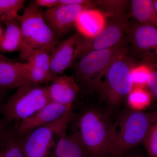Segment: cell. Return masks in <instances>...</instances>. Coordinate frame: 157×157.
<instances>
[{
  "label": "cell",
  "instance_id": "cell-13",
  "mask_svg": "<svg viewBox=\"0 0 157 157\" xmlns=\"http://www.w3.org/2000/svg\"><path fill=\"white\" fill-rule=\"evenodd\" d=\"M48 86L51 101L68 106H73L78 95L79 86L73 76L54 75Z\"/></svg>",
  "mask_w": 157,
  "mask_h": 157
},
{
  "label": "cell",
  "instance_id": "cell-27",
  "mask_svg": "<svg viewBox=\"0 0 157 157\" xmlns=\"http://www.w3.org/2000/svg\"><path fill=\"white\" fill-rule=\"evenodd\" d=\"M33 3L39 8L45 7L51 9L58 6L59 0H35Z\"/></svg>",
  "mask_w": 157,
  "mask_h": 157
},
{
  "label": "cell",
  "instance_id": "cell-23",
  "mask_svg": "<svg viewBox=\"0 0 157 157\" xmlns=\"http://www.w3.org/2000/svg\"><path fill=\"white\" fill-rule=\"evenodd\" d=\"M94 4L107 15L117 16L126 14L129 2L125 0H97L94 1Z\"/></svg>",
  "mask_w": 157,
  "mask_h": 157
},
{
  "label": "cell",
  "instance_id": "cell-10",
  "mask_svg": "<svg viewBox=\"0 0 157 157\" xmlns=\"http://www.w3.org/2000/svg\"><path fill=\"white\" fill-rule=\"evenodd\" d=\"M85 38L77 32L57 44L50 54L53 75H61L73 64L79 55Z\"/></svg>",
  "mask_w": 157,
  "mask_h": 157
},
{
  "label": "cell",
  "instance_id": "cell-25",
  "mask_svg": "<svg viewBox=\"0 0 157 157\" xmlns=\"http://www.w3.org/2000/svg\"><path fill=\"white\" fill-rule=\"evenodd\" d=\"M143 143L150 157H157V122L149 131Z\"/></svg>",
  "mask_w": 157,
  "mask_h": 157
},
{
  "label": "cell",
  "instance_id": "cell-26",
  "mask_svg": "<svg viewBox=\"0 0 157 157\" xmlns=\"http://www.w3.org/2000/svg\"><path fill=\"white\" fill-rule=\"evenodd\" d=\"M146 64L148 65L150 69L147 82L146 87L151 93L152 95L157 99V65Z\"/></svg>",
  "mask_w": 157,
  "mask_h": 157
},
{
  "label": "cell",
  "instance_id": "cell-33",
  "mask_svg": "<svg viewBox=\"0 0 157 157\" xmlns=\"http://www.w3.org/2000/svg\"><path fill=\"white\" fill-rule=\"evenodd\" d=\"M7 59L6 58V57L3 56L1 54V52H0V60H6Z\"/></svg>",
  "mask_w": 157,
  "mask_h": 157
},
{
  "label": "cell",
  "instance_id": "cell-3",
  "mask_svg": "<svg viewBox=\"0 0 157 157\" xmlns=\"http://www.w3.org/2000/svg\"><path fill=\"white\" fill-rule=\"evenodd\" d=\"M128 49L124 42L111 48L94 50L78 59L75 64L76 80L89 92L98 91L111 63L124 56Z\"/></svg>",
  "mask_w": 157,
  "mask_h": 157
},
{
  "label": "cell",
  "instance_id": "cell-2",
  "mask_svg": "<svg viewBox=\"0 0 157 157\" xmlns=\"http://www.w3.org/2000/svg\"><path fill=\"white\" fill-rule=\"evenodd\" d=\"M43 12L33 2L30 3L21 16L23 40L19 58L26 61L37 51L52 52L58 44L57 39L43 17Z\"/></svg>",
  "mask_w": 157,
  "mask_h": 157
},
{
  "label": "cell",
  "instance_id": "cell-7",
  "mask_svg": "<svg viewBox=\"0 0 157 157\" xmlns=\"http://www.w3.org/2000/svg\"><path fill=\"white\" fill-rule=\"evenodd\" d=\"M73 107L62 117L48 124L39 127L22 136L25 157H46L52 145L54 138L67 130L73 121Z\"/></svg>",
  "mask_w": 157,
  "mask_h": 157
},
{
  "label": "cell",
  "instance_id": "cell-15",
  "mask_svg": "<svg viewBox=\"0 0 157 157\" xmlns=\"http://www.w3.org/2000/svg\"><path fill=\"white\" fill-rule=\"evenodd\" d=\"M30 82L25 63L0 60V87H19Z\"/></svg>",
  "mask_w": 157,
  "mask_h": 157
},
{
  "label": "cell",
  "instance_id": "cell-29",
  "mask_svg": "<svg viewBox=\"0 0 157 157\" xmlns=\"http://www.w3.org/2000/svg\"><path fill=\"white\" fill-rule=\"evenodd\" d=\"M122 157H141L137 154L134 152H129L128 151Z\"/></svg>",
  "mask_w": 157,
  "mask_h": 157
},
{
  "label": "cell",
  "instance_id": "cell-6",
  "mask_svg": "<svg viewBox=\"0 0 157 157\" xmlns=\"http://www.w3.org/2000/svg\"><path fill=\"white\" fill-rule=\"evenodd\" d=\"M132 68L125 55L116 59L110 65L98 90L106 104L115 107L128 97L134 87Z\"/></svg>",
  "mask_w": 157,
  "mask_h": 157
},
{
  "label": "cell",
  "instance_id": "cell-28",
  "mask_svg": "<svg viewBox=\"0 0 157 157\" xmlns=\"http://www.w3.org/2000/svg\"><path fill=\"white\" fill-rule=\"evenodd\" d=\"M8 131V130L6 128V124L0 119V149L2 147L3 141Z\"/></svg>",
  "mask_w": 157,
  "mask_h": 157
},
{
  "label": "cell",
  "instance_id": "cell-1",
  "mask_svg": "<svg viewBox=\"0 0 157 157\" xmlns=\"http://www.w3.org/2000/svg\"><path fill=\"white\" fill-rule=\"evenodd\" d=\"M73 133L90 157H110L117 130L104 110L95 107L83 109L77 117Z\"/></svg>",
  "mask_w": 157,
  "mask_h": 157
},
{
  "label": "cell",
  "instance_id": "cell-20",
  "mask_svg": "<svg viewBox=\"0 0 157 157\" xmlns=\"http://www.w3.org/2000/svg\"><path fill=\"white\" fill-rule=\"evenodd\" d=\"M1 149L2 157H25L22 136L17 133L16 128L8 130Z\"/></svg>",
  "mask_w": 157,
  "mask_h": 157
},
{
  "label": "cell",
  "instance_id": "cell-22",
  "mask_svg": "<svg viewBox=\"0 0 157 157\" xmlns=\"http://www.w3.org/2000/svg\"><path fill=\"white\" fill-rule=\"evenodd\" d=\"M25 2V0H0V23H6L18 17Z\"/></svg>",
  "mask_w": 157,
  "mask_h": 157
},
{
  "label": "cell",
  "instance_id": "cell-5",
  "mask_svg": "<svg viewBox=\"0 0 157 157\" xmlns=\"http://www.w3.org/2000/svg\"><path fill=\"white\" fill-rule=\"evenodd\" d=\"M50 101L48 86L30 82L17 88L2 110L6 121L18 122L33 115Z\"/></svg>",
  "mask_w": 157,
  "mask_h": 157
},
{
  "label": "cell",
  "instance_id": "cell-32",
  "mask_svg": "<svg viewBox=\"0 0 157 157\" xmlns=\"http://www.w3.org/2000/svg\"><path fill=\"white\" fill-rule=\"evenodd\" d=\"M2 89V88L0 87V102H1V100H2L3 96V92Z\"/></svg>",
  "mask_w": 157,
  "mask_h": 157
},
{
  "label": "cell",
  "instance_id": "cell-12",
  "mask_svg": "<svg viewBox=\"0 0 157 157\" xmlns=\"http://www.w3.org/2000/svg\"><path fill=\"white\" fill-rule=\"evenodd\" d=\"M72 107L51 101L33 115L21 121L16 128L17 133L23 136L34 129L53 122L66 114Z\"/></svg>",
  "mask_w": 157,
  "mask_h": 157
},
{
  "label": "cell",
  "instance_id": "cell-16",
  "mask_svg": "<svg viewBox=\"0 0 157 157\" xmlns=\"http://www.w3.org/2000/svg\"><path fill=\"white\" fill-rule=\"evenodd\" d=\"M106 24L104 13L99 10L91 9L81 13L75 25L78 33L85 38L92 39L101 33Z\"/></svg>",
  "mask_w": 157,
  "mask_h": 157
},
{
  "label": "cell",
  "instance_id": "cell-17",
  "mask_svg": "<svg viewBox=\"0 0 157 157\" xmlns=\"http://www.w3.org/2000/svg\"><path fill=\"white\" fill-rule=\"evenodd\" d=\"M59 139L50 157H90L78 136L66 130L59 135Z\"/></svg>",
  "mask_w": 157,
  "mask_h": 157
},
{
  "label": "cell",
  "instance_id": "cell-34",
  "mask_svg": "<svg viewBox=\"0 0 157 157\" xmlns=\"http://www.w3.org/2000/svg\"><path fill=\"white\" fill-rule=\"evenodd\" d=\"M0 157H2V154H1V153H0Z\"/></svg>",
  "mask_w": 157,
  "mask_h": 157
},
{
  "label": "cell",
  "instance_id": "cell-8",
  "mask_svg": "<svg viewBox=\"0 0 157 157\" xmlns=\"http://www.w3.org/2000/svg\"><path fill=\"white\" fill-rule=\"evenodd\" d=\"M111 17L100 33L92 39L85 38L77 59L93 51L111 48L123 42L124 36L130 27L129 15Z\"/></svg>",
  "mask_w": 157,
  "mask_h": 157
},
{
  "label": "cell",
  "instance_id": "cell-31",
  "mask_svg": "<svg viewBox=\"0 0 157 157\" xmlns=\"http://www.w3.org/2000/svg\"><path fill=\"white\" fill-rule=\"evenodd\" d=\"M153 2L155 10L157 14V0H154L153 1Z\"/></svg>",
  "mask_w": 157,
  "mask_h": 157
},
{
  "label": "cell",
  "instance_id": "cell-14",
  "mask_svg": "<svg viewBox=\"0 0 157 157\" xmlns=\"http://www.w3.org/2000/svg\"><path fill=\"white\" fill-rule=\"evenodd\" d=\"M50 54L47 51H37L26 61V69L31 82L40 84L52 81L54 75L51 68Z\"/></svg>",
  "mask_w": 157,
  "mask_h": 157
},
{
  "label": "cell",
  "instance_id": "cell-24",
  "mask_svg": "<svg viewBox=\"0 0 157 157\" xmlns=\"http://www.w3.org/2000/svg\"><path fill=\"white\" fill-rule=\"evenodd\" d=\"M150 69L146 63L132 68L131 76L134 86L146 87L147 82Z\"/></svg>",
  "mask_w": 157,
  "mask_h": 157
},
{
  "label": "cell",
  "instance_id": "cell-18",
  "mask_svg": "<svg viewBox=\"0 0 157 157\" xmlns=\"http://www.w3.org/2000/svg\"><path fill=\"white\" fill-rule=\"evenodd\" d=\"M19 16L6 22V29L0 42V52L10 53L20 51L23 35Z\"/></svg>",
  "mask_w": 157,
  "mask_h": 157
},
{
  "label": "cell",
  "instance_id": "cell-11",
  "mask_svg": "<svg viewBox=\"0 0 157 157\" xmlns=\"http://www.w3.org/2000/svg\"><path fill=\"white\" fill-rule=\"evenodd\" d=\"M129 41L146 63L157 65V29L138 23L130 27Z\"/></svg>",
  "mask_w": 157,
  "mask_h": 157
},
{
  "label": "cell",
  "instance_id": "cell-4",
  "mask_svg": "<svg viewBox=\"0 0 157 157\" xmlns=\"http://www.w3.org/2000/svg\"><path fill=\"white\" fill-rule=\"evenodd\" d=\"M157 122V111L144 112L132 110L121 119L117 131L110 157H122L130 149L143 143L149 131Z\"/></svg>",
  "mask_w": 157,
  "mask_h": 157
},
{
  "label": "cell",
  "instance_id": "cell-19",
  "mask_svg": "<svg viewBox=\"0 0 157 157\" xmlns=\"http://www.w3.org/2000/svg\"><path fill=\"white\" fill-rule=\"evenodd\" d=\"M131 10L133 17L138 23L157 29V14L152 0H132Z\"/></svg>",
  "mask_w": 157,
  "mask_h": 157
},
{
  "label": "cell",
  "instance_id": "cell-21",
  "mask_svg": "<svg viewBox=\"0 0 157 157\" xmlns=\"http://www.w3.org/2000/svg\"><path fill=\"white\" fill-rule=\"evenodd\" d=\"M152 96L146 87L134 86L127 97L128 104L132 110L141 111L150 104Z\"/></svg>",
  "mask_w": 157,
  "mask_h": 157
},
{
  "label": "cell",
  "instance_id": "cell-9",
  "mask_svg": "<svg viewBox=\"0 0 157 157\" xmlns=\"http://www.w3.org/2000/svg\"><path fill=\"white\" fill-rule=\"evenodd\" d=\"M94 6L86 5H59L43 12V18L56 38L63 36L74 25L83 11Z\"/></svg>",
  "mask_w": 157,
  "mask_h": 157
},
{
  "label": "cell",
  "instance_id": "cell-30",
  "mask_svg": "<svg viewBox=\"0 0 157 157\" xmlns=\"http://www.w3.org/2000/svg\"><path fill=\"white\" fill-rule=\"evenodd\" d=\"M4 32H5V30H4L2 26L0 25V42H1V39L2 38Z\"/></svg>",
  "mask_w": 157,
  "mask_h": 157
}]
</instances>
